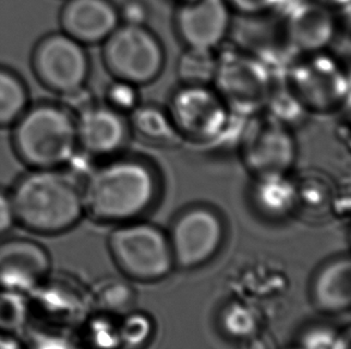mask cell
Here are the masks:
<instances>
[{
	"mask_svg": "<svg viewBox=\"0 0 351 349\" xmlns=\"http://www.w3.org/2000/svg\"><path fill=\"white\" fill-rule=\"evenodd\" d=\"M16 220L38 235L70 230L84 212L83 195L70 176L56 169H34L11 194Z\"/></svg>",
	"mask_w": 351,
	"mask_h": 349,
	"instance_id": "1",
	"label": "cell"
},
{
	"mask_svg": "<svg viewBox=\"0 0 351 349\" xmlns=\"http://www.w3.org/2000/svg\"><path fill=\"white\" fill-rule=\"evenodd\" d=\"M84 209L104 222H121L141 216L156 195V179L145 164L119 161L94 171L86 181Z\"/></svg>",
	"mask_w": 351,
	"mask_h": 349,
	"instance_id": "2",
	"label": "cell"
},
{
	"mask_svg": "<svg viewBox=\"0 0 351 349\" xmlns=\"http://www.w3.org/2000/svg\"><path fill=\"white\" fill-rule=\"evenodd\" d=\"M76 121L65 109L41 104L17 120L14 146L34 169H57L76 152Z\"/></svg>",
	"mask_w": 351,
	"mask_h": 349,
	"instance_id": "3",
	"label": "cell"
},
{
	"mask_svg": "<svg viewBox=\"0 0 351 349\" xmlns=\"http://www.w3.org/2000/svg\"><path fill=\"white\" fill-rule=\"evenodd\" d=\"M104 46V60L117 81L143 86L161 73L165 54L156 36L144 25L123 24Z\"/></svg>",
	"mask_w": 351,
	"mask_h": 349,
	"instance_id": "4",
	"label": "cell"
},
{
	"mask_svg": "<svg viewBox=\"0 0 351 349\" xmlns=\"http://www.w3.org/2000/svg\"><path fill=\"white\" fill-rule=\"evenodd\" d=\"M112 255L125 273L138 280H157L171 272V243L165 233L149 224L117 229L110 240Z\"/></svg>",
	"mask_w": 351,
	"mask_h": 349,
	"instance_id": "5",
	"label": "cell"
},
{
	"mask_svg": "<svg viewBox=\"0 0 351 349\" xmlns=\"http://www.w3.org/2000/svg\"><path fill=\"white\" fill-rule=\"evenodd\" d=\"M34 67L45 86L62 94L82 89L89 75L83 44L65 33L43 38L34 54Z\"/></svg>",
	"mask_w": 351,
	"mask_h": 349,
	"instance_id": "6",
	"label": "cell"
},
{
	"mask_svg": "<svg viewBox=\"0 0 351 349\" xmlns=\"http://www.w3.org/2000/svg\"><path fill=\"white\" fill-rule=\"evenodd\" d=\"M223 240V225L216 213L193 208L184 213L173 227V259L181 267L192 268L210 260Z\"/></svg>",
	"mask_w": 351,
	"mask_h": 349,
	"instance_id": "7",
	"label": "cell"
},
{
	"mask_svg": "<svg viewBox=\"0 0 351 349\" xmlns=\"http://www.w3.org/2000/svg\"><path fill=\"white\" fill-rule=\"evenodd\" d=\"M242 156L247 168L259 177L285 174L294 164V138L272 118L258 121L247 132Z\"/></svg>",
	"mask_w": 351,
	"mask_h": 349,
	"instance_id": "8",
	"label": "cell"
},
{
	"mask_svg": "<svg viewBox=\"0 0 351 349\" xmlns=\"http://www.w3.org/2000/svg\"><path fill=\"white\" fill-rule=\"evenodd\" d=\"M169 118L181 133L208 139L223 129L227 109L222 99L206 86H185L173 97Z\"/></svg>",
	"mask_w": 351,
	"mask_h": 349,
	"instance_id": "9",
	"label": "cell"
},
{
	"mask_svg": "<svg viewBox=\"0 0 351 349\" xmlns=\"http://www.w3.org/2000/svg\"><path fill=\"white\" fill-rule=\"evenodd\" d=\"M49 272L51 257L41 244L25 238L0 243V289L34 292Z\"/></svg>",
	"mask_w": 351,
	"mask_h": 349,
	"instance_id": "10",
	"label": "cell"
},
{
	"mask_svg": "<svg viewBox=\"0 0 351 349\" xmlns=\"http://www.w3.org/2000/svg\"><path fill=\"white\" fill-rule=\"evenodd\" d=\"M176 21L187 47L213 51L228 31L229 5L226 0H190L178 10Z\"/></svg>",
	"mask_w": 351,
	"mask_h": 349,
	"instance_id": "11",
	"label": "cell"
},
{
	"mask_svg": "<svg viewBox=\"0 0 351 349\" xmlns=\"http://www.w3.org/2000/svg\"><path fill=\"white\" fill-rule=\"evenodd\" d=\"M119 21V11L110 0H69L62 12L64 33L82 44L104 42Z\"/></svg>",
	"mask_w": 351,
	"mask_h": 349,
	"instance_id": "12",
	"label": "cell"
},
{
	"mask_svg": "<svg viewBox=\"0 0 351 349\" xmlns=\"http://www.w3.org/2000/svg\"><path fill=\"white\" fill-rule=\"evenodd\" d=\"M77 142L91 155H110L123 146L128 127L121 115L110 107L89 105L76 121Z\"/></svg>",
	"mask_w": 351,
	"mask_h": 349,
	"instance_id": "13",
	"label": "cell"
},
{
	"mask_svg": "<svg viewBox=\"0 0 351 349\" xmlns=\"http://www.w3.org/2000/svg\"><path fill=\"white\" fill-rule=\"evenodd\" d=\"M215 79L224 96L242 107L254 105L265 94L266 79L256 64L243 59L217 64Z\"/></svg>",
	"mask_w": 351,
	"mask_h": 349,
	"instance_id": "14",
	"label": "cell"
},
{
	"mask_svg": "<svg viewBox=\"0 0 351 349\" xmlns=\"http://www.w3.org/2000/svg\"><path fill=\"white\" fill-rule=\"evenodd\" d=\"M314 299L326 311L347 310L351 302L350 261L337 260L328 264L314 281Z\"/></svg>",
	"mask_w": 351,
	"mask_h": 349,
	"instance_id": "15",
	"label": "cell"
},
{
	"mask_svg": "<svg viewBox=\"0 0 351 349\" xmlns=\"http://www.w3.org/2000/svg\"><path fill=\"white\" fill-rule=\"evenodd\" d=\"M333 35V21L326 10L307 5L289 21V36L296 47L317 51L328 44Z\"/></svg>",
	"mask_w": 351,
	"mask_h": 349,
	"instance_id": "16",
	"label": "cell"
},
{
	"mask_svg": "<svg viewBox=\"0 0 351 349\" xmlns=\"http://www.w3.org/2000/svg\"><path fill=\"white\" fill-rule=\"evenodd\" d=\"M258 207L272 217H280L289 212L296 201L294 185L285 174L261 177L256 189Z\"/></svg>",
	"mask_w": 351,
	"mask_h": 349,
	"instance_id": "17",
	"label": "cell"
},
{
	"mask_svg": "<svg viewBox=\"0 0 351 349\" xmlns=\"http://www.w3.org/2000/svg\"><path fill=\"white\" fill-rule=\"evenodd\" d=\"M217 59L209 49L190 48L178 62V75L185 86H206L214 81Z\"/></svg>",
	"mask_w": 351,
	"mask_h": 349,
	"instance_id": "18",
	"label": "cell"
},
{
	"mask_svg": "<svg viewBox=\"0 0 351 349\" xmlns=\"http://www.w3.org/2000/svg\"><path fill=\"white\" fill-rule=\"evenodd\" d=\"M28 94L17 77L0 68V126L17 122L27 110Z\"/></svg>",
	"mask_w": 351,
	"mask_h": 349,
	"instance_id": "19",
	"label": "cell"
},
{
	"mask_svg": "<svg viewBox=\"0 0 351 349\" xmlns=\"http://www.w3.org/2000/svg\"><path fill=\"white\" fill-rule=\"evenodd\" d=\"M132 122L139 134L152 140H166L176 133L169 115L155 108L134 109Z\"/></svg>",
	"mask_w": 351,
	"mask_h": 349,
	"instance_id": "20",
	"label": "cell"
},
{
	"mask_svg": "<svg viewBox=\"0 0 351 349\" xmlns=\"http://www.w3.org/2000/svg\"><path fill=\"white\" fill-rule=\"evenodd\" d=\"M222 326L229 336L237 339H246L254 334L256 318L251 309L235 304L226 309L222 316Z\"/></svg>",
	"mask_w": 351,
	"mask_h": 349,
	"instance_id": "21",
	"label": "cell"
},
{
	"mask_svg": "<svg viewBox=\"0 0 351 349\" xmlns=\"http://www.w3.org/2000/svg\"><path fill=\"white\" fill-rule=\"evenodd\" d=\"M25 294L0 289V331L12 334V328L23 320L24 304L21 298Z\"/></svg>",
	"mask_w": 351,
	"mask_h": 349,
	"instance_id": "22",
	"label": "cell"
},
{
	"mask_svg": "<svg viewBox=\"0 0 351 349\" xmlns=\"http://www.w3.org/2000/svg\"><path fill=\"white\" fill-rule=\"evenodd\" d=\"M107 99L110 102V108L115 112H128L137 108V91L136 86L125 81H118L110 86L107 92Z\"/></svg>",
	"mask_w": 351,
	"mask_h": 349,
	"instance_id": "23",
	"label": "cell"
},
{
	"mask_svg": "<svg viewBox=\"0 0 351 349\" xmlns=\"http://www.w3.org/2000/svg\"><path fill=\"white\" fill-rule=\"evenodd\" d=\"M152 324L147 317L143 315H132L128 317L120 331L121 342L130 346L142 345L150 334Z\"/></svg>",
	"mask_w": 351,
	"mask_h": 349,
	"instance_id": "24",
	"label": "cell"
},
{
	"mask_svg": "<svg viewBox=\"0 0 351 349\" xmlns=\"http://www.w3.org/2000/svg\"><path fill=\"white\" fill-rule=\"evenodd\" d=\"M91 340L94 345L99 348H114L118 345L119 341H121L120 333L115 331L110 323L105 321L95 322L91 326Z\"/></svg>",
	"mask_w": 351,
	"mask_h": 349,
	"instance_id": "25",
	"label": "cell"
},
{
	"mask_svg": "<svg viewBox=\"0 0 351 349\" xmlns=\"http://www.w3.org/2000/svg\"><path fill=\"white\" fill-rule=\"evenodd\" d=\"M337 334L328 328H315L304 334L300 349H332Z\"/></svg>",
	"mask_w": 351,
	"mask_h": 349,
	"instance_id": "26",
	"label": "cell"
},
{
	"mask_svg": "<svg viewBox=\"0 0 351 349\" xmlns=\"http://www.w3.org/2000/svg\"><path fill=\"white\" fill-rule=\"evenodd\" d=\"M119 18L128 25H144L147 19V9L141 0H128L119 11Z\"/></svg>",
	"mask_w": 351,
	"mask_h": 349,
	"instance_id": "27",
	"label": "cell"
},
{
	"mask_svg": "<svg viewBox=\"0 0 351 349\" xmlns=\"http://www.w3.org/2000/svg\"><path fill=\"white\" fill-rule=\"evenodd\" d=\"M16 222L17 220L11 195L0 192V236L8 233Z\"/></svg>",
	"mask_w": 351,
	"mask_h": 349,
	"instance_id": "28",
	"label": "cell"
},
{
	"mask_svg": "<svg viewBox=\"0 0 351 349\" xmlns=\"http://www.w3.org/2000/svg\"><path fill=\"white\" fill-rule=\"evenodd\" d=\"M30 349H75V347L62 336L41 334L33 340Z\"/></svg>",
	"mask_w": 351,
	"mask_h": 349,
	"instance_id": "29",
	"label": "cell"
},
{
	"mask_svg": "<svg viewBox=\"0 0 351 349\" xmlns=\"http://www.w3.org/2000/svg\"><path fill=\"white\" fill-rule=\"evenodd\" d=\"M128 288L125 286H113V287L107 289L104 296H102V302L106 307L110 309H120V305H123L128 300Z\"/></svg>",
	"mask_w": 351,
	"mask_h": 349,
	"instance_id": "30",
	"label": "cell"
},
{
	"mask_svg": "<svg viewBox=\"0 0 351 349\" xmlns=\"http://www.w3.org/2000/svg\"><path fill=\"white\" fill-rule=\"evenodd\" d=\"M228 5H232L245 14H256L263 10L270 8L275 0H226Z\"/></svg>",
	"mask_w": 351,
	"mask_h": 349,
	"instance_id": "31",
	"label": "cell"
},
{
	"mask_svg": "<svg viewBox=\"0 0 351 349\" xmlns=\"http://www.w3.org/2000/svg\"><path fill=\"white\" fill-rule=\"evenodd\" d=\"M0 349H25L12 334L0 331Z\"/></svg>",
	"mask_w": 351,
	"mask_h": 349,
	"instance_id": "32",
	"label": "cell"
},
{
	"mask_svg": "<svg viewBox=\"0 0 351 349\" xmlns=\"http://www.w3.org/2000/svg\"><path fill=\"white\" fill-rule=\"evenodd\" d=\"M350 348V335L349 331L344 335L336 336V340L333 342L332 349H349Z\"/></svg>",
	"mask_w": 351,
	"mask_h": 349,
	"instance_id": "33",
	"label": "cell"
},
{
	"mask_svg": "<svg viewBox=\"0 0 351 349\" xmlns=\"http://www.w3.org/2000/svg\"><path fill=\"white\" fill-rule=\"evenodd\" d=\"M247 349H271V346L263 340H253Z\"/></svg>",
	"mask_w": 351,
	"mask_h": 349,
	"instance_id": "34",
	"label": "cell"
},
{
	"mask_svg": "<svg viewBox=\"0 0 351 349\" xmlns=\"http://www.w3.org/2000/svg\"><path fill=\"white\" fill-rule=\"evenodd\" d=\"M328 1H330V3H333V4L341 5L343 4V3L348 1V0H328Z\"/></svg>",
	"mask_w": 351,
	"mask_h": 349,
	"instance_id": "35",
	"label": "cell"
},
{
	"mask_svg": "<svg viewBox=\"0 0 351 349\" xmlns=\"http://www.w3.org/2000/svg\"><path fill=\"white\" fill-rule=\"evenodd\" d=\"M290 349H300V347H296V348H290Z\"/></svg>",
	"mask_w": 351,
	"mask_h": 349,
	"instance_id": "36",
	"label": "cell"
}]
</instances>
